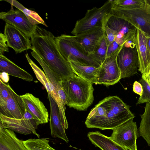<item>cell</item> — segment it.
Returning <instances> with one entry per match:
<instances>
[{"label": "cell", "mask_w": 150, "mask_h": 150, "mask_svg": "<svg viewBox=\"0 0 150 150\" xmlns=\"http://www.w3.org/2000/svg\"><path fill=\"white\" fill-rule=\"evenodd\" d=\"M104 33V29L98 28L74 35V37L81 51L85 54L91 56Z\"/></svg>", "instance_id": "obj_13"}, {"label": "cell", "mask_w": 150, "mask_h": 150, "mask_svg": "<svg viewBox=\"0 0 150 150\" xmlns=\"http://www.w3.org/2000/svg\"><path fill=\"white\" fill-rule=\"evenodd\" d=\"M124 45L111 56L107 57L100 67L95 84H103L106 86L113 85L121 79V72L117 64V57Z\"/></svg>", "instance_id": "obj_8"}, {"label": "cell", "mask_w": 150, "mask_h": 150, "mask_svg": "<svg viewBox=\"0 0 150 150\" xmlns=\"http://www.w3.org/2000/svg\"><path fill=\"white\" fill-rule=\"evenodd\" d=\"M104 30L108 46L115 41L117 33L115 31L109 28L107 25L105 27Z\"/></svg>", "instance_id": "obj_31"}, {"label": "cell", "mask_w": 150, "mask_h": 150, "mask_svg": "<svg viewBox=\"0 0 150 150\" xmlns=\"http://www.w3.org/2000/svg\"><path fill=\"white\" fill-rule=\"evenodd\" d=\"M55 38L51 32L37 25L35 33L31 38L32 50L39 56L52 71L63 79L75 74L69 62L59 51Z\"/></svg>", "instance_id": "obj_2"}, {"label": "cell", "mask_w": 150, "mask_h": 150, "mask_svg": "<svg viewBox=\"0 0 150 150\" xmlns=\"http://www.w3.org/2000/svg\"><path fill=\"white\" fill-rule=\"evenodd\" d=\"M7 40L5 35L1 33H0V55L3 54L4 52H8Z\"/></svg>", "instance_id": "obj_32"}, {"label": "cell", "mask_w": 150, "mask_h": 150, "mask_svg": "<svg viewBox=\"0 0 150 150\" xmlns=\"http://www.w3.org/2000/svg\"><path fill=\"white\" fill-rule=\"evenodd\" d=\"M130 106L117 96H110L100 101L90 111L85 121L88 128L113 130L131 119L134 115Z\"/></svg>", "instance_id": "obj_1"}, {"label": "cell", "mask_w": 150, "mask_h": 150, "mask_svg": "<svg viewBox=\"0 0 150 150\" xmlns=\"http://www.w3.org/2000/svg\"><path fill=\"white\" fill-rule=\"evenodd\" d=\"M133 92L141 96L143 93V87L141 84L137 81H134L133 84Z\"/></svg>", "instance_id": "obj_34"}, {"label": "cell", "mask_w": 150, "mask_h": 150, "mask_svg": "<svg viewBox=\"0 0 150 150\" xmlns=\"http://www.w3.org/2000/svg\"><path fill=\"white\" fill-rule=\"evenodd\" d=\"M108 44L106 34H104L97 45L93 53L91 55L93 59L100 65L107 57Z\"/></svg>", "instance_id": "obj_27"}, {"label": "cell", "mask_w": 150, "mask_h": 150, "mask_svg": "<svg viewBox=\"0 0 150 150\" xmlns=\"http://www.w3.org/2000/svg\"><path fill=\"white\" fill-rule=\"evenodd\" d=\"M87 137L92 144L102 150H128L98 131L89 132Z\"/></svg>", "instance_id": "obj_22"}, {"label": "cell", "mask_w": 150, "mask_h": 150, "mask_svg": "<svg viewBox=\"0 0 150 150\" xmlns=\"http://www.w3.org/2000/svg\"><path fill=\"white\" fill-rule=\"evenodd\" d=\"M106 25L116 32L117 35L115 41L120 46L132 38L137 29L127 21L113 16L110 18Z\"/></svg>", "instance_id": "obj_15"}, {"label": "cell", "mask_w": 150, "mask_h": 150, "mask_svg": "<svg viewBox=\"0 0 150 150\" xmlns=\"http://www.w3.org/2000/svg\"><path fill=\"white\" fill-rule=\"evenodd\" d=\"M23 141L13 131L0 127V150H27Z\"/></svg>", "instance_id": "obj_20"}, {"label": "cell", "mask_w": 150, "mask_h": 150, "mask_svg": "<svg viewBox=\"0 0 150 150\" xmlns=\"http://www.w3.org/2000/svg\"><path fill=\"white\" fill-rule=\"evenodd\" d=\"M147 46L149 50L150 53V37H148L147 36Z\"/></svg>", "instance_id": "obj_37"}, {"label": "cell", "mask_w": 150, "mask_h": 150, "mask_svg": "<svg viewBox=\"0 0 150 150\" xmlns=\"http://www.w3.org/2000/svg\"><path fill=\"white\" fill-rule=\"evenodd\" d=\"M145 0H115L114 6L121 8L132 9L142 8Z\"/></svg>", "instance_id": "obj_28"}, {"label": "cell", "mask_w": 150, "mask_h": 150, "mask_svg": "<svg viewBox=\"0 0 150 150\" xmlns=\"http://www.w3.org/2000/svg\"><path fill=\"white\" fill-rule=\"evenodd\" d=\"M62 88L66 97L67 105L79 111H85L93 103V83L76 74L62 79Z\"/></svg>", "instance_id": "obj_3"}, {"label": "cell", "mask_w": 150, "mask_h": 150, "mask_svg": "<svg viewBox=\"0 0 150 150\" xmlns=\"http://www.w3.org/2000/svg\"><path fill=\"white\" fill-rule=\"evenodd\" d=\"M4 34L8 46L13 48L17 54L32 49L30 38L17 28L6 23Z\"/></svg>", "instance_id": "obj_12"}, {"label": "cell", "mask_w": 150, "mask_h": 150, "mask_svg": "<svg viewBox=\"0 0 150 150\" xmlns=\"http://www.w3.org/2000/svg\"><path fill=\"white\" fill-rule=\"evenodd\" d=\"M8 75L7 73L5 72L0 73V79L4 83H8L9 80Z\"/></svg>", "instance_id": "obj_35"}, {"label": "cell", "mask_w": 150, "mask_h": 150, "mask_svg": "<svg viewBox=\"0 0 150 150\" xmlns=\"http://www.w3.org/2000/svg\"><path fill=\"white\" fill-rule=\"evenodd\" d=\"M130 40L134 44L137 49L139 71L142 74L150 73V53L147 46V36L141 30L137 29L135 34Z\"/></svg>", "instance_id": "obj_14"}, {"label": "cell", "mask_w": 150, "mask_h": 150, "mask_svg": "<svg viewBox=\"0 0 150 150\" xmlns=\"http://www.w3.org/2000/svg\"><path fill=\"white\" fill-rule=\"evenodd\" d=\"M114 0H108L101 7L87 10L84 16L77 21L71 33L76 35L96 29L104 30L107 22L113 16Z\"/></svg>", "instance_id": "obj_4"}, {"label": "cell", "mask_w": 150, "mask_h": 150, "mask_svg": "<svg viewBox=\"0 0 150 150\" xmlns=\"http://www.w3.org/2000/svg\"><path fill=\"white\" fill-rule=\"evenodd\" d=\"M121 46L119 45L116 42L114 41L108 47L107 52V57H109L111 56Z\"/></svg>", "instance_id": "obj_33"}, {"label": "cell", "mask_w": 150, "mask_h": 150, "mask_svg": "<svg viewBox=\"0 0 150 150\" xmlns=\"http://www.w3.org/2000/svg\"><path fill=\"white\" fill-rule=\"evenodd\" d=\"M2 72L27 81L30 82L33 80V77L30 74L3 54L0 55V73Z\"/></svg>", "instance_id": "obj_21"}, {"label": "cell", "mask_w": 150, "mask_h": 150, "mask_svg": "<svg viewBox=\"0 0 150 150\" xmlns=\"http://www.w3.org/2000/svg\"><path fill=\"white\" fill-rule=\"evenodd\" d=\"M23 142L27 150H56L50 146L47 138H31Z\"/></svg>", "instance_id": "obj_26"}, {"label": "cell", "mask_w": 150, "mask_h": 150, "mask_svg": "<svg viewBox=\"0 0 150 150\" xmlns=\"http://www.w3.org/2000/svg\"><path fill=\"white\" fill-rule=\"evenodd\" d=\"M140 116L141 120L139 132L150 147V102L146 103L144 112Z\"/></svg>", "instance_id": "obj_24"}, {"label": "cell", "mask_w": 150, "mask_h": 150, "mask_svg": "<svg viewBox=\"0 0 150 150\" xmlns=\"http://www.w3.org/2000/svg\"><path fill=\"white\" fill-rule=\"evenodd\" d=\"M25 57L37 79L45 87L48 94L51 96L57 104L63 125L65 129H67L68 123L65 113L66 105L61 100L56 88L48 79L44 72L32 60L28 53L25 54Z\"/></svg>", "instance_id": "obj_9"}, {"label": "cell", "mask_w": 150, "mask_h": 150, "mask_svg": "<svg viewBox=\"0 0 150 150\" xmlns=\"http://www.w3.org/2000/svg\"><path fill=\"white\" fill-rule=\"evenodd\" d=\"M26 108L20 96L18 95L13 90L5 101L0 102V113L11 118H24Z\"/></svg>", "instance_id": "obj_16"}, {"label": "cell", "mask_w": 150, "mask_h": 150, "mask_svg": "<svg viewBox=\"0 0 150 150\" xmlns=\"http://www.w3.org/2000/svg\"><path fill=\"white\" fill-rule=\"evenodd\" d=\"M117 62L121 72V79L135 74L139 67V60L137 49L123 46L117 57Z\"/></svg>", "instance_id": "obj_10"}, {"label": "cell", "mask_w": 150, "mask_h": 150, "mask_svg": "<svg viewBox=\"0 0 150 150\" xmlns=\"http://www.w3.org/2000/svg\"><path fill=\"white\" fill-rule=\"evenodd\" d=\"M50 109V126L51 136L54 138L61 139L68 143L69 139L66 135L65 129L62 124L58 105L51 96L48 94Z\"/></svg>", "instance_id": "obj_19"}, {"label": "cell", "mask_w": 150, "mask_h": 150, "mask_svg": "<svg viewBox=\"0 0 150 150\" xmlns=\"http://www.w3.org/2000/svg\"><path fill=\"white\" fill-rule=\"evenodd\" d=\"M0 127L8 129L25 135L33 133L38 138L40 137L36 132V129L38 128L24 117L21 119L13 118L0 113Z\"/></svg>", "instance_id": "obj_18"}, {"label": "cell", "mask_w": 150, "mask_h": 150, "mask_svg": "<svg viewBox=\"0 0 150 150\" xmlns=\"http://www.w3.org/2000/svg\"><path fill=\"white\" fill-rule=\"evenodd\" d=\"M0 18L17 28L30 38L35 33L37 25L32 24L22 11L14 10L12 5L9 11L0 12Z\"/></svg>", "instance_id": "obj_11"}, {"label": "cell", "mask_w": 150, "mask_h": 150, "mask_svg": "<svg viewBox=\"0 0 150 150\" xmlns=\"http://www.w3.org/2000/svg\"><path fill=\"white\" fill-rule=\"evenodd\" d=\"M13 90L8 83H4L0 79V102L5 101Z\"/></svg>", "instance_id": "obj_30"}, {"label": "cell", "mask_w": 150, "mask_h": 150, "mask_svg": "<svg viewBox=\"0 0 150 150\" xmlns=\"http://www.w3.org/2000/svg\"><path fill=\"white\" fill-rule=\"evenodd\" d=\"M26 108L35 119L38 126L47 123L48 112L42 102L32 94L27 93L20 96Z\"/></svg>", "instance_id": "obj_17"}, {"label": "cell", "mask_w": 150, "mask_h": 150, "mask_svg": "<svg viewBox=\"0 0 150 150\" xmlns=\"http://www.w3.org/2000/svg\"><path fill=\"white\" fill-rule=\"evenodd\" d=\"M113 16L123 19L150 37V4L145 0L142 8L132 9L113 6Z\"/></svg>", "instance_id": "obj_6"}, {"label": "cell", "mask_w": 150, "mask_h": 150, "mask_svg": "<svg viewBox=\"0 0 150 150\" xmlns=\"http://www.w3.org/2000/svg\"><path fill=\"white\" fill-rule=\"evenodd\" d=\"M139 82L142 86L143 92L142 94L138 99L136 105L150 102V85L142 78Z\"/></svg>", "instance_id": "obj_29"}, {"label": "cell", "mask_w": 150, "mask_h": 150, "mask_svg": "<svg viewBox=\"0 0 150 150\" xmlns=\"http://www.w3.org/2000/svg\"><path fill=\"white\" fill-rule=\"evenodd\" d=\"M55 41L59 52L68 61L71 60L82 65L96 67L100 66L91 56L81 51L76 43L74 36L62 34L55 37Z\"/></svg>", "instance_id": "obj_5"}, {"label": "cell", "mask_w": 150, "mask_h": 150, "mask_svg": "<svg viewBox=\"0 0 150 150\" xmlns=\"http://www.w3.org/2000/svg\"><path fill=\"white\" fill-rule=\"evenodd\" d=\"M149 2V3L150 4V0H147Z\"/></svg>", "instance_id": "obj_38"}, {"label": "cell", "mask_w": 150, "mask_h": 150, "mask_svg": "<svg viewBox=\"0 0 150 150\" xmlns=\"http://www.w3.org/2000/svg\"><path fill=\"white\" fill-rule=\"evenodd\" d=\"M142 78L144 79L150 85V73L146 74H142Z\"/></svg>", "instance_id": "obj_36"}, {"label": "cell", "mask_w": 150, "mask_h": 150, "mask_svg": "<svg viewBox=\"0 0 150 150\" xmlns=\"http://www.w3.org/2000/svg\"><path fill=\"white\" fill-rule=\"evenodd\" d=\"M130 120L113 130L110 137L117 144L129 150H137V140L140 134L136 122Z\"/></svg>", "instance_id": "obj_7"}, {"label": "cell", "mask_w": 150, "mask_h": 150, "mask_svg": "<svg viewBox=\"0 0 150 150\" xmlns=\"http://www.w3.org/2000/svg\"><path fill=\"white\" fill-rule=\"evenodd\" d=\"M68 62L75 74L93 84H96L100 67L83 65L71 60Z\"/></svg>", "instance_id": "obj_23"}, {"label": "cell", "mask_w": 150, "mask_h": 150, "mask_svg": "<svg viewBox=\"0 0 150 150\" xmlns=\"http://www.w3.org/2000/svg\"><path fill=\"white\" fill-rule=\"evenodd\" d=\"M10 3L18 9L22 11L25 14L28 19L33 25L42 24L46 27L48 26L45 21L36 12L26 8L22 5L15 0H4Z\"/></svg>", "instance_id": "obj_25"}]
</instances>
